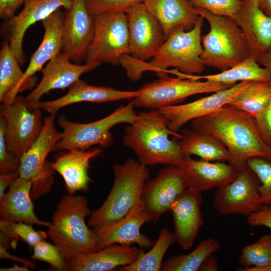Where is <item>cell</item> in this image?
I'll return each instance as SVG.
<instances>
[{
    "label": "cell",
    "instance_id": "22",
    "mask_svg": "<svg viewBox=\"0 0 271 271\" xmlns=\"http://www.w3.org/2000/svg\"><path fill=\"white\" fill-rule=\"evenodd\" d=\"M201 192L187 189L171 206L176 242L185 250L190 249L204 223L201 212Z\"/></svg>",
    "mask_w": 271,
    "mask_h": 271
},
{
    "label": "cell",
    "instance_id": "49",
    "mask_svg": "<svg viewBox=\"0 0 271 271\" xmlns=\"http://www.w3.org/2000/svg\"><path fill=\"white\" fill-rule=\"evenodd\" d=\"M259 8L271 18V0H257Z\"/></svg>",
    "mask_w": 271,
    "mask_h": 271
},
{
    "label": "cell",
    "instance_id": "45",
    "mask_svg": "<svg viewBox=\"0 0 271 271\" xmlns=\"http://www.w3.org/2000/svg\"><path fill=\"white\" fill-rule=\"evenodd\" d=\"M19 176V172L0 175V199L5 195V190L9 187L12 182Z\"/></svg>",
    "mask_w": 271,
    "mask_h": 271
},
{
    "label": "cell",
    "instance_id": "47",
    "mask_svg": "<svg viewBox=\"0 0 271 271\" xmlns=\"http://www.w3.org/2000/svg\"><path fill=\"white\" fill-rule=\"evenodd\" d=\"M218 270L217 260L213 254H211L204 261L199 271H217Z\"/></svg>",
    "mask_w": 271,
    "mask_h": 271
},
{
    "label": "cell",
    "instance_id": "31",
    "mask_svg": "<svg viewBox=\"0 0 271 271\" xmlns=\"http://www.w3.org/2000/svg\"><path fill=\"white\" fill-rule=\"evenodd\" d=\"M8 41L3 43L0 51V101L11 103L17 96V89L23 72Z\"/></svg>",
    "mask_w": 271,
    "mask_h": 271
},
{
    "label": "cell",
    "instance_id": "10",
    "mask_svg": "<svg viewBox=\"0 0 271 271\" xmlns=\"http://www.w3.org/2000/svg\"><path fill=\"white\" fill-rule=\"evenodd\" d=\"M40 108L30 110L25 97L17 95L11 103H2L0 116L7 123L8 150L20 160L39 136L43 122Z\"/></svg>",
    "mask_w": 271,
    "mask_h": 271
},
{
    "label": "cell",
    "instance_id": "19",
    "mask_svg": "<svg viewBox=\"0 0 271 271\" xmlns=\"http://www.w3.org/2000/svg\"><path fill=\"white\" fill-rule=\"evenodd\" d=\"M144 250L131 245L113 244L92 253L62 254L65 271H108L133 262Z\"/></svg>",
    "mask_w": 271,
    "mask_h": 271
},
{
    "label": "cell",
    "instance_id": "3",
    "mask_svg": "<svg viewBox=\"0 0 271 271\" xmlns=\"http://www.w3.org/2000/svg\"><path fill=\"white\" fill-rule=\"evenodd\" d=\"M204 18L199 16L194 27L186 31L182 27L176 29L149 62L139 61L131 58L128 74L133 81L141 78L146 71H153L158 76L169 73L170 68L181 72L199 75L206 67L201 60L203 47L201 32Z\"/></svg>",
    "mask_w": 271,
    "mask_h": 271
},
{
    "label": "cell",
    "instance_id": "46",
    "mask_svg": "<svg viewBox=\"0 0 271 271\" xmlns=\"http://www.w3.org/2000/svg\"><path fill=\"white\" fill-rule=\"evenodd\" d=\"M0 257L1 258H6L14 261H17L28 266L31 268H35L36 267V264L34 261L14 256L8 252L7 248L2 245H0Z\"/></svg>",
    "mask_w": 271,
    "mask_h": 271
},
{
    "label": "cell",
    "instance_id": "4",
    "mask_svg": "<svg viewBox=\"0 0 271 271\" xmlns=\"http://www.w3.org/2000/svg\"><path fill=\"white\" fill-rule=\"evenodd\" d=\"M112 170L114 181L110 192L103 204L89 215L88 224L93 229L120 220L139 203L151 174L147 166L131 158L123 164H114Z\"/></svg>",
    "mask_w": 271,
    "mask_h": 271
},
{
    "label": "cell",
    "instance_id": "24",
    "mask_svg": "<svg viewBox=\"0 0 271 271\" xmlns=\"http://www.w3.org/2000/svg\"><path fill=\"white\" fill-rule=\"evenodd\" d=\"M59 153L50 162L52 169L63 178L69 194L85 191L91 179L88 175L90 163L93 159L102 156L103 148H95L87 150L73 149Z\"/></svg>",
    "mask_w": 271,
    "mask_h": 271
},
{
    "label": "cell",
    "instance_id": "32",
    "mask_svg": "<svg viewBox=\"0 0 271 271\" xmlns=\"http://www.w3.org/2000/svg\"><path fill=\"white\" fill-rule=\"evenodd\" d=\"M220 247V243L217 239L212 237L204 239L190 253L169 257L163 262L161 270L199 271L206 258Z\"/></svg>",
    "mask_w": 271,
    "mask_h": 271
},
{
    "label": "cell",
    "instance_id": "30",
    "mask_svg": "<svg viewBox=\"0 0 271 271\" xmlns=\"http://www.w3.org/2000/svg\"><path fill=\"white\" fill-rule=\"evenodd\" d=\"M176 76L181 78L208 80L232 85L244 81L270 80L267 70L260 66L252 57L217 74L206 75H190L178 71Z\"/></svg>",
    "mask_w": 271,
    "mask_h": 271
},
{
    "label": "cell",
    "instance_id": "39",
    "mask_svg": "<svg viewBox=\"0 0 271 271\" xmlns=\"http://www.w3.org/2000/svg\"><path fill=\"white\" fill-rule=\"evenodd\" d=\"M34 252L31 258L48 263L53 268L59 271H65L64 258L55 245L43 240L38 242L33 248Z\"/></svg>",
    "mask_w": 271,
    "mask_h": 271
},
{
    "label": "cell",
    "instance_id": "28",
    "mask_svg": "<svg viewBox=\"0 0 271 271\" xmlns=\"http://www.w3.org/2000/svg\"><path fill=\"white\" fill-rule=\"evenodd\" d=\"M143 3L160 23L166 39L180 27L191 30L200 16L187 0H143Z\"/></svg>",
    "mask_w": 271,
    "mask_h": 271
},
{
    "label": "cell",
    "instance_id": "40",
    "mask_svg": "<svg viewBox=\"0 0 271 271\" xmlns=\"http://www.w3.org/2000/svg\"><path fill=\"white\" fill-rule=\"evenodd\" d=\"M143 0H85L88 12L92 16L110 13H126L132 7Z\"/></svg>",
    "mask_w": 271,
    "mask_h": 271
},
{
    "label": "cell",
    "instance_id": "42",
    "mask_svg": "<svg viewBox=\"0 0 271 271\" xmlns=\"http://www.w3.org/2000/svg\"><path fill=\"white\" fill-rule=\"evenodd\" d=\"M254 118L262 139L271 149V101Z\"/></svg>",
    "mask_w": 271,
    "mask_h": 271
},
{
    "label": "cell",
    "instance_id": "35",
    "mask_svg": "<svg viewBox=\"0 0 271 271\" xmlns=\"http://www.w3.org/2000/svg\"><path fill=\"white\" fill-rule=\"evenodd\" d=\"M238 261V271H271V234L243 247Z\"/></svg>",
    "mask_w": 271,
    "mask_h": 271
},
{
    "label": "cell",
    "instance_id": "37",
    "mask_svg": "<svg viewBox=\"0 0 271 271\" xmlns=\"http://www.w3.org/2000/svg\"><path fill=\"white\" fill-rule=\"evenodd\" d=\"M246 165L259 181L258 192L263 205L271 206V161L255 157L248 159Z\"/></svg>",
    "mask_w": 271,
    "mask_h": 271
},
{
    "label": "cell",
    "instance_id": "1",
    "mask_svg": "<svg viewBox=\"0 0 271 271\" xmlns=\"http://www.w3.org/2000/svg\"><path fill=\"white\" fill-rule=\"evenodd\" d=\"M191 128L219 139L231 155L229 163L238 171L248 159L260 157L271 161V149L265 144L254 116L228 105L191 121Z\"/></svg>",
    "mask_w": 271,
    "mask_h": 271
},
{
    "label": "cell",
    "instance_id": "6",
    "mask_svg": "<svg viewBox=\"0 0 271 271\" xmlns=\"http://www.w3.org/2000/svg\"><path fill=\"white\" fill-rule=\"evenodd\" d=\"M91 212L84 196L68 194L58 202L47 234L62 254L96 251L95 232L85 221Z\"/></svg>",
    "mask_w": 271,
    "mask_h": 271
},
{
    "label": "cell",
    "instance_id": "36",
    "mask_svg": "<svg viewBox=\"0 0 271 271\" xmlns=\"http://www.w3.org/2000/svg\"><path fill=\"white\" fill-rule=\"evenodd\" d=\"M1 231L9 238L15 241H22L31 248L40 241L46 240L47 233L42 231H36L32 225L21 222H12L1 219Z\"/></svg>",
    "mask_w": 271,
    "mask_h": 271
},
{
    "label": "cell",
    "instance_id": "7",
    "mask_svg": "<svg viewBox=\"0 0 271 271\" xmlns=\"http://www.w3.org/2000/svg\"><path fill=\"white\" fill-rule=\"evenodd\" d=\"M134 107L131 101L101 119L85 123L69 121L60 115L57 123L63 132L62 138L57 144V150H87L95 145L103 149L108 148L113 142L110 129L119 124L132 123L137 115Z\"/></svg>",
    "mask_w": 271,
    "mask_h": 271
},
{
    "label": "cell",
    "instance_id": "8",
    "mask_svg": "<svg viewBox=\"0 0 271 271\" xmlns=\"http://www.w3.org/2000/svg\"><path fill=\"white\" fill-rule=\"evenodd\" d=\"M94 30L85 63L116 66L129 53V34L126 14L117 12L93 17Z\"/></svg>",
    "mask_w": 271,
    "mask_h": 271
},
{
    "label": "cell",
    "instance_id": "9",
    "mask_svg": "<svg viewBox=\"0 0 271 271\" xmlns=\"http://www.w3.org/2000/svg\"><path fill=\"white\" fill-rule=\"evenodd\" d=\"M233 85L208 80L171 77L166 74L144 84L138 90V96L131 101L134 107L158 109L178 104L191 96L214 93Z\"/></svg>",
    "mask_w": 271,
    "mask_h": 271
},
{
    "label": "cell",
    "instance_id": "48",
    "mask_svg": "<svg viewBox=\"0 0 271 271\" xmlns=\"http://www.w3.org/2000/svg\"><path fill=\"white\" fill-rule=\"evenodd\" d=\"M257 63L267 70L271 80V49L262 56Z\"/></svg>",
    "mask_w": 271,
    "mask_h": 271
},
{
    "label": "cell",
    "instance_id": "2",
    "mask_svg": "<svg viewBox=\"0 0 271 271\" xmlns=\"http://www.w3.org/2000/svg\"><path fill=\"white\" fill-rule=\"evenodd\" d=\"M169 121L159 109L141 112L125 129L123 144L146 166L179 165L184 154L169 128Z\"/></svg>",
    "mask_w": 271,
    "mask_h": 271
},
{
    "label": "cell",
    "instance_id": "29",
    "mask_svg": "<svg viewBox=\"0 0 271 271\" xmlns=\"http://www.w3.org/2000/svg\"><path fill=\"white\" fill-rule=\"evenodd\" d=\"M181 134L178 143L185 156L196 155L207 161L230 163L229 151L214 136L192 128L183 129Z\"/></svg>",
    "mask_w": 271,
    "mask_h": 271
},
{
    "label": "cell",
    "instance_id": "23",
    "mask_svg": "<svg viewBox=\"0 0 271 271\" xmlns=\"http://www.w3.org/2000/svg\"><path fill=\"white\" fill-rule=\"evenodd\" d=\"M239 12L233 19L243 32L251 57L257 62L271 49V18L259 8L257 0H242Z\"/></svg>",
    "mask_w": 271,
    "mask_h": 271
},
{
    "label": "cell",
    "instance_id": "15",
    "mask_svg": "<svg viewBox=\"0 0 271 271\" xmlns=\"http://www.w3.org/2000/svg\"><path fill=\"white\" fill-rule=\"evenodd\" d=\"M150 221L151 218L141 201L120 220L93 229L95 235L96 251L113 244H137L142 249L151 248L156 241L151 240L140 231L142 226Z\"/></svg>",
    "mask_w": 271,
    "mask_h": 271
},
{
    "label": "cell",
    "instance_id": "44",
    "mask_svg": "<svg viewBox=\"0 0 271 271\" xmlns=\"http://www.w3.org/2000/svg\"><path fill=\"white\" fill-rule=\"evenodd\" d=\"M25 0H0V17L8 20L15 16L17 9L24 3Z\"/></svg>",
    "mask_w": 271,
    "mask_h": 271
},
{
    "label": "cell",
    "instance_id": "20",
    "mask_svg": "<svg viewBox=\"0 0 271 271\" xmlns=\"http://www.w3.org/2000/svg\"><path fill=\"white\" fill-rule=\"evenodd\" d=\"M44 29L42 41L31 57L18 86L17 93L31 89L36 85L34 75L42 70L44 64L61 53L63 40V14L59 9L41 21Z\"/></svg>",
    "mask_w": 271,
    "mask_h": 271
},
{
    "label": "cell",
    "instance_id": "43",
    "mask_svg": "<svg viewBox=\"0 0 271 271\" xmlns=\"http://www.w3.org/2000/svg\"><path fill=\"white\" fill-rule=\"evenodd\" d=\"M247 222L252 227L265 226L271 229V206L263 205L247 217Z\"/></svg>",
    "mask_w": 271,
    "mask_h": 271
},
{
    "label": "cell",
    "instance_id": "25",
    "mask_svg": "<svg viewBox=\"0 0 271 271\" xmlns=\"http://www.w3.org/2000/svg\"><path fill=\"white\" fill-rule=\"evenodd\" d=\"M139 94V90L122 91L109 87L92 85L79 80L68 88V92L58 99L40 101L37 108L49 113H57L65 106L81 102L104 103L133 99Z\"/></svg>",
    "mask_w": 271,
    "mask_h": 271
},
{
    "label": "cell",
    "instance_id": "27",
    "mask_svg": "<svg viewBox=\"0 0 271 271\" xmlns=\"http://www.w3.org/2000/svg\"><path fill=\"white\" fill-rule=\"evenodd\" d=\"M33 181L26 180L20 176L9 187L8 192L0 199L1 219L36 224L48 228L52 222L44 221L36 216L32 201Z\"/></svg>",
    "mask_w": 271,
    "mask_h": 271
},
{
    "label": "cell",
    "instance_id": "14",
    "mask_svg": "<svg viewBox=\"0 0 271 271\" xmlns=\"http://www.w3.org/2000/svg\"><path fill=\"white\" fill-rule=\"evenodd\" d=\"M252 81H244L195 101L158 108L169 120V128L174 138L179 140L178 131L189 121L209 115L229 104Z\"/></svg>",
    "mask_w": 271,
    "mask_h": 271
},
{
    "label": "cell",
    "instance_id": "16",
    "mask_svg": "<svg viewBox=\"0 0 271 271\" xmlns=\"http://www.w3.org/2000/svg\"><path fill=\"white\" fill-rule=\"evenodd\" d=\"M73 2V0H25L24 8L19 14L6 20L3 31L20 65L25 62L23 42L28 29L62 7L70 8Z\"/></svg>",
    "mask_w": 271,
    "mask_h": 271
},
{
    "label": "cell",
    "instance_id": "33",
    "mask_svg": "<svg viewBox=\"0 0 271 271\" xmlns=\"http://www.w3.org/2000/svg\"><path fill=\"white\" fill-rule=\"evenodd\" d=\"M176 242L174 232L164 228L151 249L143 252L133 262L117 268L119 271H160L163 257L170 246Z\"/></svg>",
    "mask_w": 271,
    "mask_h": 271
},
{
    "label": "cell",
    "instance_id": "50",
    "mask_svg": "<svg viewBox=\"0 0 271 271\" xmlns=\"http://www.w3.org/2000/svg\"><path fill=\"white\" fill-rule=\"evenodd\" d=\"M29 267L25 264H23L22 266H19L16 263L10 267L7 268H1V271H29Z\"/></svg>",
    "mask_w": 271,
    "mask_h": 271
},
{
    "label": "cell",
    "instance_id": "26",
    "mask_svg": "<svg viewBox=\"0 0 271 271\" xmlns=\"http://www.w3.org/2000/svg\"><path fill=\"white\" fill-rule=\"evenodd\" d=\"M56 114H50L45 118L39 136L21 158L18 172L22 179L34 183L40 177L49 154L58 151L57 144L62 133L58 132L55 126Z\"/></svg>",
    "mask_w": 271,
    "mask_h": 271
},
{
    "label": "cell",
    "instance_id": "34",
    "mask_svg": "<svg viewBox=\"0 0 271 271\" xmlns=\"http://www.w3.org/2000/svg\"><path fill=\"white\" fill-rule=\"evenodd\" d=\"M271 101V80L252 81L228 105L253 116Z\"/></svg>",
    "mask_w": 271,
    "mask_h": 271
},
{
    "label": "cell",
    "instance_id": "18",
    "mask_svg": "<svg viewBox=\"0 0 271 271\" xmlns=\"http://www.w3.org/2000/svg\"><path fill=\"white\" fill-rule=\"evenodd\" d=\"M99 65L92 63L81 65L73 63L60 53L48 61L42 69V78L38 85L25 97L30 110L36 108L43 95L52 90L69 88L80 80V76L95 69Z\"/></svg>",
    "mask_w": 271,
    "mask_h": 271
},
{
    "label": "cell",
    "instance_id": "38",
    "mask_svg": "<svg viewBox=\"0 0 271 271\" xmlns=\"http://www.w3.org/2000/svg\"><path fill=\"white\" fill-rule=\"evenodd\" d=\"M195 8L208 11L211 13L231 19L239 12L242 0H187Z\"/></svg>",
    "mask_w": 271,
    "mask_h": 271
},
{
    "label": "cell",
    "instance_id": "17",
    "mask_svg": "<svg viewBox=\"0 0 271 271\" xmlns=\"http://www.w3.org/2000/svg\"><path fill=\"white\" fill-rule=\"evenodd\" d=\"M94 30L93 17L85 0H73L63 14V40L61 53L74 63L85 61Z\"/></svg>",
    "mask_w": 271,
    "mask_h": 271
},
{
    "label": "cell",
    "instance_id": "11",
    "mask_svg": "<svg viewBox=\"0 0 271 271\" xmlns=\"http://www.w3.org/2000/svg\"><path fill=\"white\" fill-rule=\"evenodd\" d=\"M259 181L247 165L239 170L230 183L217 188L214 196L215 209L220 214L248 216L263 205L258 192Z\"/></svg>",
    "mask_w": 271,
    "mask_h": 271
},
{
    "label": "cell",
    "instance_id": "5",
    "mask_svg": "<svg viewBox=\"0 0 271 271\" xmlns=\"http://www.w3.org/2000/svg\"><path fill=\"white\" fill-rule=\"evenodd\" d=\"M195 9L210 26L209 31L201 37V58L205 67L222 71L251 57L246 38L232 19L214 15L205 9Z\"/></svg>",
    "mask_w": 271,
    "mask_h": 271
},
{
    "label": "cell",
    "instance_id": "21",
    "mask_svg": "<svg viewBox=\"0 0 271 271\" xmlns=\"http://www.w3.org/2000/svg\"><path fill=\"white\" fill-rule=\"evenodd\" d=\"M187 189L201 192L232 182L238 171L229 163L195 160L184 156L178 165Z\"/></svg>",
    "mask_w": 271,
    "mask_h": 271
},
{
    "label": "cell",
    "instance_id": "13",
    "mask_svg": "<svg viewBox=\"0 0 271 271\" xmlns=\"http://www.w3.org/2000/svg\"><path fill=\"white\" fill-rule=\"evenodd\" d=\"M180 169L169 165L161 169L157 176L145 183L141 202L155 225L165 212L186 190Z\"/></svg>",
    "mask_w": 271,
    "mask_h": 271
},
{
    "label": "cell",
    "instance_id": "12",
    "mask_svg": "<svg viewBox=\"0 0 271 271\" xmlns=\"http://www.w3.org/2000/svg\"><path fill=\"white\" fill-rule=\"evenodd\" d=\"M126 14L129 34L128 54L139 61L151 59L166 40L160 23L143 3L132 7Z\"/></svg>",
    "mask_w": 271,
    "mask_h": 271
},
{
    "label": "cell",
    "instance_id": "41",
    "mask_svg": "<svg viewBox=\"0 0 271 271\" xmlns=\"http://www.w3.org/2000/svg\"><path fill=\"white\" fill-rule=\"evenodd\" d=\"M7 123L5 118L0 116V173L1 174H9L18 172L20 160L7 147Z\"/></svg>",
    "mask_w": 271,
    "mask_h": 271
}]
</instances>
